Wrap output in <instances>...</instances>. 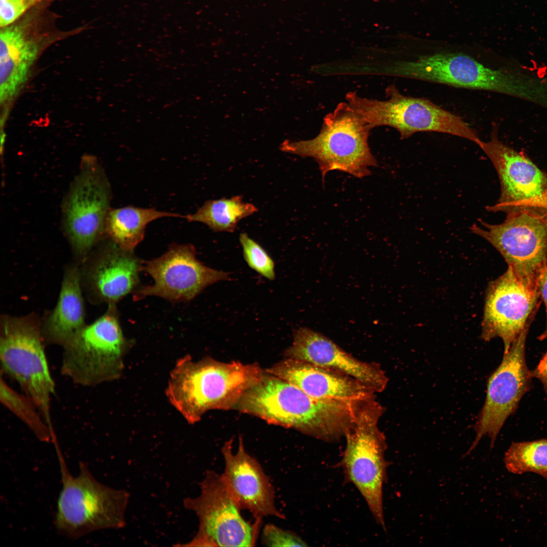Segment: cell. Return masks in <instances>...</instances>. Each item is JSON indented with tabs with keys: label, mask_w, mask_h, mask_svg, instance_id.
I'll list each match as a JSON object with an SVG mask.
<instances>
[{
	"label": "cell",
	"mask_w": 547,
	"mask_h": 547,
	"mask_svg": "<svg viewBox=\"0 0 547 547\" xmlns=\"http://www.w3.org/2000/svg\"><path fill=\"white\" fill-rule=\"evenodd\" d=\"M143 262L110 240L96 247L80 265L84 294L93 304L116 303L141 287Z\"/></svg>",
	"instance_id": "obj_16"
},
{
	"label": "cell",
	"mask_w": 547,
	"mask_h": 547,
	"mask_svg": "<svg viewBox=\"0 0 547 547\" xmlns=\"http://www.w3.org/2000/svg\"><path fill=\"white\" fill-rule=\"evenodd\" d=\"M372 129L348 102H341L325 116L316 137L294 142L285 140L280 149L314 158L323 181L326 174L333 170L362 178L370 174L369 167L377 166L368 142Z\"/></svg>",
	"instance_id": "obj_4"
},
{
	"label": "cell",
	"mask_w": 547,
	"mask_h": 547,
	"mask_svg": "<svg viewBox=\"0 0 547 547\" xmlns=\"http://www.w3.org/2000/svg\"><path fill=\"white\" fill-rule=\"evenodd\" d=\"M533 377L538 379L547 395V352L544 355L535 368L531 370Z\"/></svg>",
	"instance_id": "obj_31"
},
{
	"label": "cell",
	"mask_w": 547,
	"mask_h": 547,
	"mask_svg": "<svg viewBox=\"0 0 547 547\" xmlns=\"http://www.w3.org/2000/svg\"><path fill=\"white\" fill-rule=\"evenodd\" d=\"M258 211L253 204L244 202L240 196L210 200L193 214L185 215L188 222H198L215 232H232L238 222Z\"/></svg>",
	"instance_id": "obj_23"
},
{
	"label": "cell",
	"mask_w": 547,
	"mask_h": 547,
	"mask_svg": "<svg viewBox=\"0 0 547 547\" xmlns=\"http://www.w3.org/2000/svg\"><path fill=\"white\" fill-rule=\"evenodd\" d=\"M55 447L62 486L55 518L57 532L77 539L95 531L125 527L129 493L99 482L82 462L79 475L72 476L58 445Z\"/></svg>",
	"instance_id": "obj_3"
},
{
	"label": "cell",
	"mask_w": 547,
	"mask_h": 547,
	"mask_svg": "<svg viewBox=\"0 0 547 547\" xmlns=\"http://www.w3.org/2000/svg\"><path fill=\"white\" fill-rule=\"evenodd\" d=\"M537 284L540 293L546 308V322L545 329L538 337L539 340L547 338V264L543 266L539 271Z\"/></svg>",
	"instance_id": "obj_29"
},
{
	"label": "cell",
	"mask_w": 547,
	"mask_h": 547,
	"mask_svg": "<svg viewBox=\"0 0 547 547\" xmlns=\"http://www.w3.org/2000/svg\"><path fill=\"white\" fill-rule=\"evenodd\" d=\"M493 164L500 181L501 193L497 202L487 211L505 212L513 203L541 194L547 186V173L528 157L505 145L498 138L493 127L491 138L478 145Z\"/></svg>",
	"instance_id": "obj_18"
},
{
	"label": "cell",
	"mask_w": 547,
	"mask_h": 547,
	"mask_svg": "<svg viewBox=\"0 0 547 547\" xmlns=\"http://www.w3.org/2000/svg\"><path fill=\"white\" fill-rule=\"evenodd\" d=\"M388 99L378 100L349 92L346 100L372 128L387 126L396 129L402 139L418 132H436L458 136L478 145L476 131L461 117L429 100L402 94L394 85L385 90Z\"/></svg>",
	"instance_id": "obj_7"
},
{
	"label": "cell",
	"mask_w": 547,
	"mask_h": 547,
	"mask_svg": "<svg viewBox=\"0 0 547 547\" xmlns=\"http://www.w3.org/2000/svg\"><path fill=\"white\" fill-rule=\"evenodd\" d=\"M316 399L349 403L375 399V393L356 379L326 368L286 358L265 369Z\"/></svg>",
	"instance_id": "obj_20"
},
{
	"label": "cell",
	"mask_w": 547,
	"mask_h": 547,
	"mask_svg": "<svg viewBox=\"0 0 547 547\" xmlns=\"http://www.w3.org/2000/svg\"><path fill=\"white\" fill-rule=\"evenodd\" d=\"M284 355L346 374L375 393L383 392L387 384L388 378L380 365L357 359L329 338L309 328L294 331L292 344Z\"/></svg>",
	"instance_id": "obj_19"
},
{
	"label": "cell",
	"mask_w": 547,
	"mask_h": 547,
	"mask_svg": "<svg viewBox=\"0 0 547 547\" xmlns=\"http://www.w3.org/2000/svg\"><path fill=\"white\" fill-rule=\"evenodd\" d=\"M40 0H0V28L18 20Z\"/></svg>",
	"instance_id": "obj_28"
},
{
	"label": "cell",
	"mask_w": 547,
	"mask_h": 547,
	"mask_svg": "<svg viewBox=\"0 0 547 547\" xmlns=\"http://www.w3.org/2000/svg\"><path fill=\"white\" fill-rule=\"evenodd\" d=\"M2 403L22 421L41 442L54 443L56 437L33 402L24 394L18 393L1 377Z\"/></svg>",
	"instance_id": "obj_24"
},
{
	"label": "cell",
	"mask_w": 547,
	"mask_h": 547,
	"mask_svg": "<svg viewBox=\"0 0 547 547\" xmlns=\"http://www.w3.org/2000/svg\"><path fill=\"white\" fill-rule=\"evenodd\" d=\"M540 297L537 279L520 277L508 266L506 271L490 282L486 291L482 338L499 337L507 353L524 329L531 324Z\"/></svg>",
	"instance_id": "obj_14"
},
{
	"label": "cell",
	"mask_w": 547,
	"mask_h": 547,
	"mask_svg": "<svg viewBox=\"0 0 547 547\" xmlns=\"http://www.w3.org/2000/svg\"><path fill=\"white\" fill-rule=\"evenodd\" d=\"M80 265L73 261L64 270L59 297L54 308L41 319L46 345L62 347L86 325Z\"/></svg>",
	"instance_id": "obj_21"
},
{
	"label": "cell",
	"mask_w": 547,
	"mask_h": 547,
	"mask_svg": "<svg viewBox=\"0 0 547 547\" xmlns=\"http://www.w3.org/2000/svg\"><path fill=\"white\" fill-rule=\"evenodd\" d=\"M184 506L193 512L199 519V529L193 538L183 546H253L261 519L251 523L242 516L241 511L228 491L222 477L207 471L201 483L200 495L186 498Z\"/></svg>",
	"instance_id": "obj_11"
},
{
	"label": "cell",
	"mask_w": 547,
	"mask_h": 547,
	"mask_svg": "<svg viewBox=\"0 0 547 547\" xmlns=\"http://www.w3.org/2000/svg\"><path fill=\"white\" fill-rule=\"evenodd\" d=\"M498 224L479 220L472 232L490 243L520 277L537 279L547 264V210L536 207H517L506 212Z\"/></svg>",
	"instance_id": "obj_10"
},
{
	"label": "cell",
	"mask_w": 547,
	"mask_h": 547,
	"mask_svg": "<svg viewBox=\"0 0 547 547\" xmlns=\"http://www.w3.org/2000/svg\"><path fill=\"white\" fill-rule=\"evenodd\" d=\"M530 325L504 354L501 363L489 377L485 403L474 426L476 438L463 458L475 449L485 435L490 439V448L494 447L505 421L531 389L533 376L525 359L526 339Z\"/></svg>",
	"instance_id": "obj_13"
},
{
	"label": "cell",
	"mask_w": 547,
	"mask_h": 547,
	"mask_svg": "<svg viewBox=\"0 0 547 547\" xmlns=\"http://www.w3.org/2000/svg\"><path fill=\"white\" fill-rule=\"evenodd\" d=\"M142 270L152 278V284L141 286L133 293L139 300L157 296L172 302L193 299L205 288L229 279V274L205 265L190 244H173L161 256L143 262Z\"/></svg>",
	"instance_id": "obj_15"
},
{
	"label": "cell",
	"mask_w": 547,
	"mask_h": 547,
	"mask_svg": "<svg viewBox=\"0 0 547 547\" xmlns=\"http://www.w3.org/2000/svg\"><path fill=\"white\" fill-rule=\"evenodd\" d=\"M165 217L185 218V215L131 206L110 209L106 219L105 235L121 248L133 251L143 239L146 226Z\"/></svg>",
	"instance_id": "obj_22"
},
{
	"label": "cell",
	"mask_w": 547,
	"mask_h": 547,
	"mask_svg": "<svg viewBox=\"0 0 547 547\" xmlns=\"http://www.w3.org/2000/svg\"><path fill=\"white\" fill-rule=\"evenodd\" d=\"M41 324V319L34 313L1 316V371L18 383L54 429L51 400L55 383L47 359Z\"/></svg>",
	"instance_id": "obj_5"
},
{
	"label": "cell",
	"mask_w": 547,
	"mask_h": 547,
	"mask_svg": "<svg viewBox=\"0 0 547 547\" xmlns=\"http://www.w3.org/2000/svg\"><path fill=\"white\" fill-rule=\"evenodd\" d=\"M110 189L97 160L85 157L65 201V234L73 261L80 265L105 235Z\"/></svg>",
	"instance_id": "obj_9"
},
{
	"label": "cell",
	"mask_w": 547,
	"mask_h": 547,
	"mask_svg": "<svg viewBox=\"0 0 547 547\" xmlns=\"http://www.w3.org/2000/svg\"><path fill=\"white\" fill-rule=\"evenodd\" d=\"M263 543L269 546H305L306 542L295 533L268 524L262 533Z\"/></svg>",
	"instance_id": "obj_27"
},
{
	"label": "cell",
	"mask_w": 547,
	"mask_h": 547,
	"mask_svg": "<svg viewBox=\"0 0 547 547\" xmlns=\"http://www.w3.org/2000/svg\"><path fill=\"white\" fill-rule=\"evenodd\" d=\"M244 258L250 268L269 280L275 278V263L266 251L246 233L239 238Z\"/></svg>",
	"instance_id": "obj_26"
},
{
	"label": "cell",
	"mask_w": 547,
	"mask_h": 547,
	"mask_svg": "<svg viewBox=\"0 0 547 547\" xmlns=\"http://www.w3.org/2000/svg\"><path fill=\"white\" fill-rule=\"evenodd\" d=\"M503 461L512 474L532 472L547 479V439L512 443Z\"/></svg>",
	"instance_id": "obj_25"
},
{
	"label": "cell",
	"mask_w": 547,
	"mask_h": 547,
	"mask_svg": "<svg viewBox=\"0 0 547 547\" xmlns=\"http://www.w3.org/2000/svg\"><path fill=\"white\" fill-rule=\"evenodd\" d=\"M525 206L539 207L547 210V186L539 196L531 199L513 203L505 212L514 207Z\"/></svg>",
	"instance_id": "obj_30"
},
{
	"label": "cell",
	"mask_w": 547,
	"mask_h": 547,
	"mask_svg": "<svg viewBox=\"0 0 547 547\" xmlns=\"http://www.w3.org/2000/svg\"><path fill=\"white\" fill-rule=\"evenodd\" d=\"M265 371L256 364L221 362L211 358L194 361L186 356L172 370L166 388L170 403L190 424L213 409H234Z\"/></svg>",
	"instance_id": "obj_2"
},
{
	"label": "cell",
	"mask_w": 547,
	"mask_h": 547,
	"mask_svg": "<svg viewBox=\"0 0 547 547\" xmlns=\"http://www.w3.org/2000/svg\"><path fill=\"white\" fill-rule=\"evenodd\" d=\"M116 303L86 326L63 347L61 373L74 383L93 387L118 379L129 344L120 322Z\"/></svg>",
	"instance_id": "obj_6"
},
{
	"label": "cell",
	"mask_w": 547,
	"mask_h": 547,
	"mask_svg": "<svg viewBox=\"0 0 547 547\" xmlns=\"http://www.w3.org/2000/svg\"><path fill=\"white\" fill-rule=\"evenodd\" d=\"M232 443L231 439L223 446L225 466L221 475L238 506L249 511L255 519L267 516L284 519L276 506L274 487L259 463L247 452L242 437L236 453Z\"/></svg>",
	"instance_id": "obj_17"
},
{
	"label": "cell",
	"mask_w": 547,
	"mask_h": 547,
	"mask_svg": "<svg viewBox=\"0 0 547 547\" xmlns=\"http://www.w3.org/2000/svg\"><path fill=\"white\" fill-rule=\"evenodd\" d=\"M383 411L375 399L361 407L344 435L340 465L345 478L357 487L377 523L384 528L382 491L389 463L385 459V438L378 426Z\"/></svg>",
	"instance_id": "obj_8"
},
{
	"label": "cell",
	"mask_w": 547,
	"mask_h": 547,
	"mask_svg": "<svg viewBox=\"0 0 547 547\" xmlns=\"http://www.w3.org/2000/svg\"><path fill=\"white\" fill-rule=\"evenodd\" d=\"M360 405L359 402L314 398L265 371L234 409L330 442L344 437Z\"/></svg>",
	"instance_id": "obj_1"
},
{
	"label": "cell",
	"mask_w": 547,
	"mask_h": 547,
	"mask_svg": "<svg viewBox=\"0 0 547 547\" xmlns=\"http://www.w3.org/2000/svg\"><path fill=\"white\" fill-rule=\"evenodd\" d=\"M396 73L433 83L492 91L521 98L527 86L526 73L495 69L458 53H436L398 63Z\"/></svg>",
	"instance_id": "obj_12"
}]
</instances>
